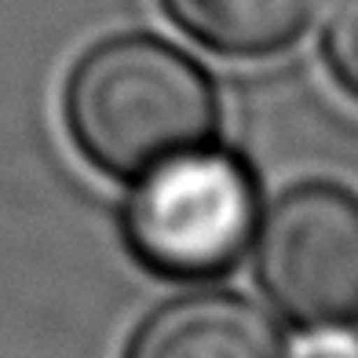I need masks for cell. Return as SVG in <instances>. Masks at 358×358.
<instances>
[{
  "label": "cell",
  "mask_w": 358,
  "mask_h": 358,
  "mask_svg": "<svg viewBox=\"0 0 358 358\" xmlns=\"http://www.w3.org/2000/svg\"><path fill=\"white\" fill-rule=\"evenodd\" d=\"M259 227V190L249 165L205 143L136 176L121 234L136 264L157 278L208 282L227 274Z\"/></svg>",
  "instance_id": "2"
},
{
  "label": "cell",
  "mask_w": 358,
  "mask_h": 358,
  "mask_svg": "<svg viewBox=\"0 0 358 358\" xmlns=\"http://www.w3.org/2000/svg\"><path fill=\"white\" fill-rule=\"evenodd\" d=\"M289 344L264 307L234 289H198L157 303L121 358H285Z\"/></svg>",
  "instance_id": "4"
},
{
  "label": "cell",
  "mask_w": 358,
  "mask_h": 358,
  "mask_svg": "<svg viewBox=\"0 0 358 358\" xmlns=\"http://www.w3.org/2000/svg\"><path fill=\"white\" fill-rule=\"evenodd\" d=\"M325 0H161L190 41L231 59H267L296 44Z\"/></svg>",
  "instance_id": "5"
},
{
  "label": "cell",
  "mask_w": 358,
  "mask_h": 358,
  "mask_svg": "<svg viewBox=\"0 0 358 358\" xmlns=\"http://www.w3.org/2000/svg\"><path fill=\"white\" fill-rule=\"evenodd\" d=\"M62 121L88 165L136 179L216 139L220 92L201 62L172 41L121 34L73 62Z\"/></svg>",
  "instance_id": "1"
},
{
  "label": "cell",
  "mask_w": 358,
  "mask_h": 358,
  "mask_svg": "<svg viewBox=\"0 0 358 358\" xmlns=\"http://www.w3.org/2000/svg\"><path fill=\"white\" fill-rule=\"evenodd\" d=\"M285 358H358V329L355 325L303 329L296 344H289Z\"/></svg>",
  "instance_id": "7"
},
{
  "label": "cell",
  "mask_w": 358,
  "mask_h": 358,
  "mask_svg": "<svg viewBox=\"0 0 358 358\" xmlns=\"http://www.w3.org/2000/svg\"><path fill=\"white\" fill-rule=\"evenodd\" d=\"M256 282L300 329L358 322V190L300 183L256 227Z\"/></svg>",
  "instance_id": "3"
},
{
  "label": "cell",
  "mask_w": 358,
  "mask_h": 358,
  "mask_svg": "<svg viewBox=\"0 0 358 358\" xmlns=\"http://www.w3.org/2000/svg\"><path fill=\"white\" fill-rule=\"evenodd\" d=\"M318 52L329 77L358 103V0H336L325 15Z\"/></svg>",
  "instance_id": "6"
}]
</instances>
